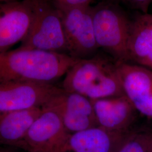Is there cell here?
I'll use <instances>...</instances> for the list:
<instances>
[{"label": "cell", "mask_w": 152, "mask_h": 152, "mask_svg": "<svg viewBox=\"0 0 152 152\" xmlns=\"http://www.w3.org/2000/svg\"><path fill=\"white\" fill-rule=\"evenodd\" d=\"M112 1H115V2H118V1H124L125 0H111Z\"/></svg>", "instance_id": "obj_19"}, {"label": "cell", "mask_w": 152, "mask_h": 152, "mask_svg": "<svg viewBox=\"0 0 152 152\" xmlns=\"http://www.w3.org/2000/svg\"><path fill=\"white\" fill-rule=\"evenodd\" d=\"M48 1H53V0H48Z\"/></svg>", "instance_id": "obj_21"}, {"label": "cell", "mask_w": 152, "mask_h": 152, "mask_svg": "<svg viewBox=\"0 0 152 152\" xmlns=\"http://www.w3.org/2000/svg\"><path fill=\"white\" fill-rule=\"evenodd\" d=\"M80 60L54 52L18 48L0 53V83L30 81L49 83L65 75Z\"/></svg>", "instance_id": "obj_1"}, {"label": "cell", "mask_w": 152, "mask_h": 152, "mask_svg": "<svg viewBox=\"0 0 152 152\" xmlns=\"http://www.w3.org/2000/svg\"><path fill=\"white\" fill-rule=\"evenodd\" d=\"M52 83L37 82L0 83V112L42 108L63 92Z\"/></svg>", "instance_id": "obj_7"}, {"label": "cell", "mask_w": 152, "mask_h": 152, "mask_svg": "<svg viewBox=\"0 0 152 152\" xmlns=\"http://www.w3.org/2000/svg\"><path fill=\"white\" fill-rule=\"evenodd\" d=\"M152 152V147L151 148V151H150V152Z\"/></svg>", "instance_id": "obj_20"}, {"label": "cell", "mask_w": 152, "mask_h": 152, "mask_svg": "<svg viewBox=\"0 0 152 152\" xmlns=\"http://www.w3.org/2000/svg\"><path fill=\"white\" fill-rule=\"evenodd\" d=\"M69 135L57 111L45 105L19 149L27 152H65Z\"/></svg>", "instance_id": "obj_6"}, {"label": "cell", "mask_w": 152, "mask_h": 152, "mask_svg": "<svg viewBox=\"0 0 152 152\" xmlns=\"http://www.w3.org/2000/svg\"><path fill=\"white\" fill-rule=\"evenodd\" d=\"M152 147V130H133L117 152H149Z\"/></svg>", "instance_id": "obj_14"}, {"label": "cell", "mask_w": 152, "mask_h": 152, "mask_svg": "<svg viewBox=\"0 0 152 152\" xmlns=\"http://www.w3.org/2000/svg\"><path fill=\"white\" fill-rule=\"evenodd\" d=\"M32 19V0L0 2V53L22 42Z\"/></svg>", "instance_id": "obj_9"}, {"label": "cell", "mask_w": 152, "mask_h": 152, "mask_svg": "<svg viewBox=\"0 0 152 152\" xmlns=\"http://www.w3.org/2000/svg\"><path fill=\"white\" fill-rule=\"evenodd\" d=\"M116 64L125 95L137 112L152 119V70L126 62Z\"/></svg>", "instance_id": "obj_8"}, {"label": "cell", "mask_w": 152, "mask_h": 152, "mask_svg": "<svg viewBox=\"0 0 152 152\" xmlns=\"http://www.w3.org/2000/svg\"><path fill=\"white\" fill-rule=\"evenodd\" d=\"M133 130L117 132L96 126L72 134L66 142L65 152H117Z\"/></svg>", "instance_id": "obj_11"}, {"label": "cell", "mask_w": 152, "mask_h": 152, "mask_svg": "<svg viewBox=\"0 0 152 152\" xmlns=\"http://www.w3.org/2000/svg\"><path fill=\"white\" fill-rule=\"evenodd\" d=\"M94 0H53L51 1L55 6L73 7L90 6Z\"/></svg>", "instance_id": "obj_15"}, {"label": "cell", "mask_w": 152, "mask_h": 152, "mask_svg": "<svg viewBox=\"0 0 152 152\" xmlns=\"http://www.w3.org/2000/svg\"><path fill=\"white\" fill-rule=\"evenodd\" d=\"M42 109V108H34L0 112V145L19 149Z\"/></svg>", "instance_id": "obj_13"}, {"label": "cell", "mask_w": 152, "mask_h": 152, "mask_svg": "<svg viewBox=\"0 0 152 152\" xmlns=\"http://www.w3.org/2000/svg\"><path fill=\"white\" fill-rule=\"evenodd\" d=\"M32 23L19 48L68 54L58 9L48 0H32Z\"/></svg>", "instance_id": "obj_4"}, {"label": "cell", "mask_w": 152, "mask_h": 152, "mask_svg": "<svg viewBox=\"0 0 152 152\" xmlns=\"http://www.w3.org/2000/svg\"><path fill=\"white\" fill-rule=\"evenodd\" d=\"M55 7L60 12L68 54L79 59L93 57L99 48L94 34L92 7Z\"/></svg>", "instance_id": "obj_5"}, {"label": "cell", "mask_w": 152, "mask_h": 152, "mask_svg": "<svg viewBox=\"0 0 152 152\" xmlns=\"http://www.w3.org/2000/svg\"><path fill=\"white\" fill-rule=\"evenodd\" d=\"M124 1L144 13H148V8L152 2V0H125Z\"/></svg>", "instance_id": "obj_16"}, {"label": "cell", "mask_w": 152, "mask_h": 152, "mask_svg": "<svg viewBox=\"0 0 152 152\" xmlns=\"http://www.w3.org/2000/svg\"><path fill=\"white\" fill-rule=\"evenodd\" d=\"M128 52L130 61L152 70V14L143 13L131 20Z\"/></svg>", "instance_id": "obj_12"}, {"label": "cell", "mask_w": 152, "mask_h": 152, "mask_svg": "<svg viewBox=\"0 0 152 152\" xmlns=\"http://www.w3.org/2000/svg\"><path fill=\"white\" fill-rule=\"evenodd\" d=\"M61 88L90 100L125 95L116 61L99 55L78 60L65 74Z\"/></svg>", "instance_id": "obj_2"}, {"label": "cell", "mask_w": 152, "mask_h": 152, "mask_svg": "<svg viewBox=\"0 0 152 152\" xmlns=\"http://www.w3.org/2000/svg\"><path fill=\"white\" fill-rule=\"evenodd\" d=\"M0 152H20L19 149L15 147L0 145Z\"/></svg>", "instance_id": "obj_17"}, {"label": "cell", "mask_w": 152, "mask_h": 152, "mask_svg": "<svg viewBox=\"0 0 152 152\" xmlns=\"http://www.w3.org/2000/svg\"></svg>", "instance_id": "obj_22"}, {"label": "cell", "mask_w": 152, "mask_h": 152, "mask_svg": "<svg viewBox=\"0 0 152 152\" xmlns=\"http://www.w3.org/2000/svg\"><path fill=\"white\" fill-rule=\"evenodd\" d=\"M91 101L98 126L117 132L133 130L137 112L125 95Z\"/></svg>", "instance_id": "obj_10"}, {"label": "cell", "mask_w": 152, "mask_h": 152, "mask_svg": "<svg viewBox=\"0 0 152 152\" xmlns=\"http://www.w3.org/2000/svg\"><path fill=\"white\" fill-rule=\"evenodd\" d=\"M16 0H0V2H11V1H14Z\"/></svg>", "instance_id": "obj_18"}, {"label": "cell", "mask_w": 152, "mask_h": 152, "mask_svg": "<svg viewBox=\"0 0 152 152\" xmlns=\"http://www.w3.org/2000/svg\"><path fill=\"white\" fill-rule=\"evenodd\" d=\"M94 34L99 48L112 55L116 62L130 61L128 41L131 20L118 7L100 3L92 7Z\"/></svg>", "instance_id": "obj_3"}]
</instances>
